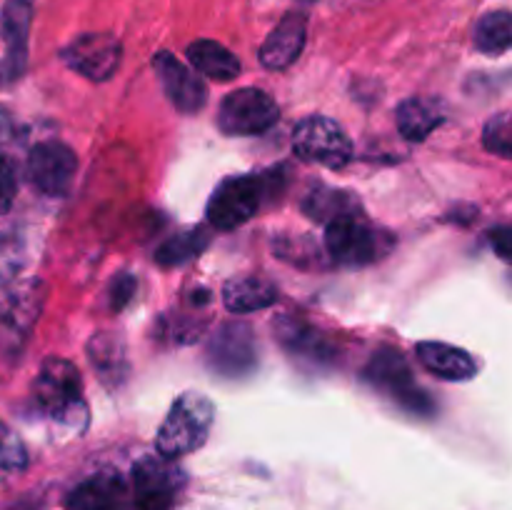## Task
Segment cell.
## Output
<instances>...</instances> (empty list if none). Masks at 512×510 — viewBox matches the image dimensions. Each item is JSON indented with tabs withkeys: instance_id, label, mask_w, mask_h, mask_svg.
I'll return each instance as SVG.
<instances>
[{
	"instance_id": "f1b7e54d",
	"label": "cell",
	"mask_w": 512,
	"mask_h": 510,
	"mask_svg": "<svg viewBox=\"0 0 512 510\" xmlns=\"http://www.w3.org/2000/svg\"><path fill=\"white\" fill-rule=\"evenodd\" d=\"M490 243L498 248V255L500 258L508 260L510 258V235H508V228H495L493 233H490Z\"/></svg>"
},
{
	"instance_id": "cb8c5ba5",
	"label": "cell",
	"mask_w": 512,
	"mask_h": 510,
	"mask_svg": "<svg viewBox=\"0 0 512 510\" xmlns=\"http://www.w3.org/2000/svg\"><path fill=\"white\" fill-rule=\"evenodd\" d=\"M208 248V235L203 228L185 230V233L173 235V238L165 240L158 250H155V260L160 265H183L188 260H193L195 255H200Z\"/></svg>"
},
{
	"instance_id": "e0dca14e",
	"label": "cell",
	"mask_w": 512,
	"mask_h": 510,
	"mask_svg": "<svg viewBox=\"0 0 512 510\" xmlns=\"http://www.w3.org/2000/svg\"><path fill=\"white\" fill-rule=\"evenodd\" d=\"M418 360L430 370L433 375L443 380H470L478 373L473 355L465 353L463 348L455 345L438 343V340H425L418 345Z\"/></svg>"
},
{
	"instance_id": "9c48e42d",
	"label": "cell",
	"mask_w": 512,
	"mask_h": 510,
	"mask_svg": "<svg viewBox=\"0 0 512 510\" xmlns=\"http://www.w3.org/2000/svg\"><path fill=\"white\" fill-rule=\"evenodd\" d=\"M60 58L83 78L103 83L118 70L123 45L113 33H85L60 50Z\"/></svg>"
},
{
	"instance_id": "603a6c76",
	"label": "cell",
	"mask_w": 512,
	"mask_h": 510,
	"mask_svg": "<svg viewBox=\"0 0 512 510\" xmlns=\"http://www.w3.org/2000/svg\"><path fill=\"white\" fill-rule=\"evenodd\" d=\"M303 208L310 218L330 223L333 218L353 213V208H358V200H355L350 193H343V190H330V188H323V185H318L315 190H310Z\"/></svg>"
},
{
	"instance_id": "484cf974",
	"label": "cell",
	"mask_w": 512,
	"mask_h": 510,
	"mask_svg": "<svg viewBox=\"0 0 512 510\" xmlns=\"http://www.w3.org/2000/svg\"><path fill=\"white\" fill-rule=\"evenodd\" d=\"M28 465L23 440L15 435L13 428L0 423V468L3 470H23Z\"/></svg>"
},
{
	"instance_id": "3957f363",
	"label": "cell",
	"mask_w": 512,
	"mask_h": 510,
	"mask_svg": "<svg viewBox=\"0 0 512 510\" xmlns=\"http://www.w3.org/2000/svg\"><path fill=\"white\" fill-rule=\"evenodd\" d=\"M365 380L380 393L390 395L398 405L415 415H433L435 403L428 395V390L420 388L410 370L408 360L400 350L380 348L365 365Z\"/></svg>"
},
{
	"instance_id": "ac0fdd59",
	"label": "cell",
	"mask_w": 512,
	"mask_h": 510,
	"mask_svg": "<svg viewBox=\"0 0 512 510\" xmlns=\"http://www.w3.org/2000/svg\"><path fill=\"white\" fill-rule=\"evenodd\" d=\"M188 60L193 65L195 73L205 75L218 83H228L240 75V60L233 50L225 45L215 43V40H195L188 45Z\"/></svg>"
},
{
	"instance_id": "d4e9b609",
	"label": "cell",
	"mask_w": 512,
	"mask_h": 510,
	"mask_svg": "<svg viewBox=\"0 0 512 510\" xmlns=\"http://www.w3.org/2000/svg\"><path fill=\"white\" fill-rule=\"evenodd\" d=\"M483 145L490 153L500 155V158H510L512 155V123L510 113H500L485 125Z\"/></svg>"
},
{
	"instance_id": "f546056e",
	"label": "cell",
	"mask_w": 512,
	"mask_h": 510,
	"mask_svg": "<svg viewBox=\"0 0 512 510\" xmlns=\"http://www.w3.org/2000/svg\"><path fill=\"white\" fill-rule=\"evenodd\" d=\"M10 135H13V118H10L8 110L0 108V143L10 140Z\"/></svg>"
},
{
	"instance_id": "5b68a950",
	"label": "cell",
	"mask_w": 512,
	"mask_h": 510,
	"mask_svg": "<svg viewBox=\"0 0 512 510\" xmlns=\"http://www.w3.org/2000/svg\"><path fill=\"white\" fill-rule=\"evenodd\" d=\"M185 475L173 460L145 455L133 465L130 473V510H170Z\"/></svg>"
},
{
	"instance_id": "8992f818",
	"label": "cell",
	"mask_w": 512,
	"mask_h": 510,
	"mask_svg": "<svg viewBox=\"0 0 512 510\" xmlns=\"http://www.w3.org/2000/svg\"><path fill=\"white\" fill-rule=\"evenodd\" d=\"M268 190V178L260 175H238L223 180L208 203V220L218 230L238 228L258 213Z\"/></svg>"
},
{
	"instance_id": "4dcf8cb0",
	"label": "cell",
	"mask_w": 512,
	"mask_h": 510,
	"mask_svg": "<svg viewBox=\"0 0 512 510\" xmlns=\"http://www.w3.org/2000/svg\"><path fill=\"white\" fill-rule=\"evenodd\" d=\"M298 3H303V5H313L315 0H298Z\"/></svg>"
},
{
	"instance_id": "83f0119b",
	"label": "cell",
	"mask_w": 512,
	"mask_h": 510,
	"mask_svg": "<svg viewBox=\"0 0 512 510\" xmlns=\"http://www.w3.org/2000/svg\"><path fill=\"white\" fill-rule=\"evenodd\" d=\"M133 295H135V275L120 273L118 278L113 280V285H110V305H113L115 310L125 308Z\"/></svg>"
},
{
	"instance_id": "52a82bcc",
	"label": "cell",
	"mask_w": 512,
	"mask_h": 510,
	"mask_svg": "<svg viewBox=\"0 0 512 510\" xmlns=\"http://www.w3.org/2000/svg\"><path fill=\"white\" fill-rule=\"evenodd\" d=\"M280 118V108L260 88H240L225 95L220 103L218 125L228 135H260L273 128Z\"/></svg>"
},
{
	"instance_id": "6da1fadb",
	"label": "cell",
	"mask_w": 512,
	"mask_h": 510,
	"mask_svg": "<svg viewBox=\"0 0 512 510\" xmlns=\"http://www.w3.org/2000/svg\"><path fill=\"white\" fill-rule=\"evenodd\" d=\"M215 408L203 393H183L165 415L155 438L158 455L165 460H178L183 455L203 448L213 428Z\"/></svg>"
},
{
	"instance_id": "1f68e13d",
	"label": "cell",
	"mask_w": 512,
	"mask_h": 510,
	"mask_svg": "<svg viewBox=\"0 0 512 510\" xmlns=\"http://www.w3.org/2000/svg\"><path fill=\"white\" fill-rule=\"evenodd\" d=\"M0 78H3V75H0Z\"/></svg>"
},
{
	"instance_id": "8fae6325",
	"label": "cell",
	"mask_w": 512,
	"mask_h": 510,
	"mask_svg": "<svg viewBox=\"0 0 512 510\" xmlns=\"http://www.w3.org/2000/svg\"><path fill=\"white\" fill-rule=\"evenodd\" d=\"M210 368L218 370L228 378L248 375L258 363V348H255V333L245 323H225L213 335L208 350Z\"/></svg>"
},
{
	"instance_id": "4fadbf2b",
	"label": "cell",
	"mask_w": 512,
	"mask_h": 510,
	"mask_svg": "<svg viewBox=\"0 0 512 510\" xmlns=\"http://www.w3.org/2000/svg\"><path fill=\"white\" fill-rule=\"evenodd\" d=\"M308 40V15L290 10L260 45V63L268 70H285L300 58Z\"/></svg>"
},
{
	"instance_id": "d6986e66",
	"label": "cell",
	"mask_w": 512,
	"mask_h": 510,
	"mask_svg": "<svg viewBox=\"0 0 512 510\" xmlns=\"http://www.w3.org/2000/svg\"><path fill=\"white\" fill-rule=\"evenodd\" d=\"M398 130L405 140H420L428 138L435 128L445 120V110L438 100L430 98H410L400 103L398 108Z\"/></svg>"
},
{
	"instance_id": "2e32d148",
	"label": "cell",
	"mask_w": 512,
	"mask_h": 510,
	"mask_svg": "<svg viewBox=\"0 0 512 510\" xmlns=\"http://www.w3.org/2000/svg\"><path fill=\"white\" fill-rule=\"evenodd\" d=\"M275 335H278L280 345H283L288 353H293L295 358H305L310 363H330L333 360V348L325 340L323 333H318L315 328H310L308 323L298 318H290V315H280L275 320Z\"/></svg>"
},
{
	"instance_id": "7c38bea8",
	"label": "cell",
	"mask_w": 512,
	"mask_h": 510,
	"mask_svg": "<svg viewBox=\"0 0 512 510\" xmlns=\"http://www.w3.org/2000/svg\"><path fill=\"white\" fill-rule=\"evenodd\" d=\"M153 70L155 75H158L168 100L180 110V113L193 115L205 108V103H208V88H205V83L200 80V75H195V70H190L188 65L180 63L173 53L160 50L153 58Z\"/></svg>"
},
{
	"instance_id": "ba28073f",
	"label": "cell",
	"mask_w": 512,
	"mask_h": 510,
	"mask_svg": "<svg viewBox=\"0 0 512 510\" xmlns=\"http://www.w3.org/2000/svg\"><path fill=\"white\" fill-rule=\"evenodd\" d=\"M380 240L378 230L358 213L340 215L333 218L325 228V248H328L330 258L340 265H368L380 255Z\"/></svg>"
},
{
	"instance_id": "30bf717a",
	"label": "cell",
	"mask_w": 512,
	"mask_h": 510,
	"mask_svg": "<svg viewBox=\"0 0 512 510\" xmlns=\"http://www.w3.org/2000/svg\"><path fill=\"white\" fill-rule=\"evenodd\" d=\"M75 170H78V158L68 145L58 140H45L35 145L25 165L28 180L45 195L68 193Z\"/></svg>"
},
{
	"instance_id": "9a60e30c",
	"label": "cell",
	"mask_w": 512,
	"mask_h": 510,
	"mask_svg": "<svg viewBox=\"0 0 512 510\" xmlns=\"http://www.w3.org/2000/svg\"><path fill=\"white\" fill-rule=\"evenodd\" d=\"M68 510H130L128 480L115 470H103L68 495Z\"/></svg>"
},
{
	"instance_id": "4316f807",
	"label": "cell",
	"mask_w": 512,
	"mask_h": 510,
	"mask_svg": "<svg viewBox=\"0 0 512 510\" xmlns=\"http://www.w3.org/2000/svg\"><path fill=\"white\" fill-rule=\"evenodd\" d=\"M18 193V173H15L13 160L0 155V215L8 213Z\"/></svg>"
},
{
	"instance_id": "7a4b0ae2",
	"label": "cell",
	"mask_w": 512,
	"mask_h": 510,
	"mask_svg": "<svg viewBox=\"0 0 512 510\" xmlns=\"http://www.w3.org/2000/svg\"><path fill=\"white\" fill-rule=\"evenodd\" d=\"M38 408L68 428H83L88 423V408L83 403V380L70 360L48 358L33 383Z\"/></svg>"
},
{
	"instance_id": "7402d4cb",
	"label": "cell",
	"mask_w": 512,
	"mask_h": 510,
	"mask_svg": "<svg viewBox=\"0 0 512 510\" xmlns=\"http://www.w3.org/2000/svg\"><path fill=\"white\" fill-rule=\"evenodd\" d=\"M473 43L480 53L503 55L512 45V15L510 10L485 13L473 28Z\"/></svg>"
},
{
	"instance_id": "277c9868",
	"label": "cell",
	"mask_w": 512,
	"mask_h": 510,
	"mask_svg": "<svg viewBox=\"0 0 512 510\" xmlns=\"http://www.w3.org/2000/svg\"><path fill=\"white\" fill-rule=\"evenodd\" d=\"M293 153L305 163L340 170L353 160V143L335 120L308 115L293 130Z\"/></svg>"
},
{
	"instance_id": "5bb4252c",
	"label": "cell",
	"mask_w": 512,
	"mask_h": 510,
	"mask_svg": "<svg viewBox=\"0 0 512 510\" xmlns=\"http://www.w3.org/2000/svg\"><path fill=\"white\" fill-rule=\"evenodd\" d=\"M35 3L33 0H5L0 28L5 40V63H8V78H20L28 65V40L30 25H33Z\"/></svg>"
},
{
	"instance_id": "ffe728a7",
	"label": "cell",
	"mask_w": 512,
	"mask_h": 510,
	"mask_svg": "<svg viewBox=\"0 0 512 510\" xmlns=\"http://www.w3.org/2000/svg\"><path fill=\"white\" fill-rule=\"evenodd\" d=\"M278 290L273 283L263 278H233L223 285V303L230 313H253L275 303Z\"/></svg>"
},
{
	"instance_id": "44dd1931",
	"label": "cell",
	"mask_w": 512,
	"mask_h": 510,
	"mask_svg": "<svg viewBox=\"0 0 512 510\" xmlns=\"http://www.w3.org/2000/svg\"><path fill=\"white\" fill-rule=\"evenodd\" d=\"M90 363L98 370V378L103 380L105 385H118L120 380L125 378V370H128V363H125V350L123 343H120L115 335L110 333H98L88 345Z\"/></svg>"
}]
</instances>
